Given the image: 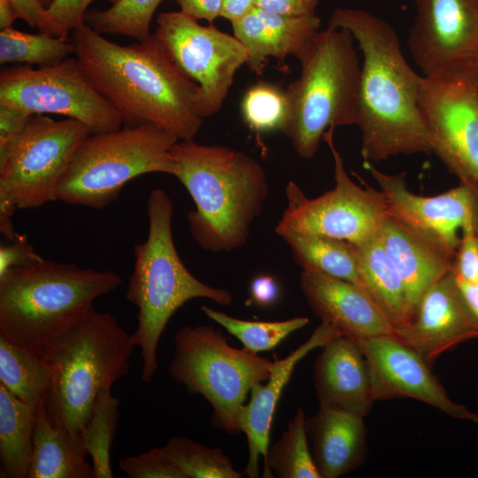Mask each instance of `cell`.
Masks as SVG:
<instances>
[{
	"instance_id": "obj_7",
	"label": "cell",
	"mask_w": 478,
	"mask_h": 478,
	"mask_svg": "<svg viewBox=\"0 0 478 478\" xmlns=\"http://www.w3.org/2000/svg\"><path fill=\"white\" fill-rule=\"evenodd\" d=\"M301 72L285 90L289 113L281 132L310 159L330 127L358 125L361 67L345 28L319 31L299 59Z\"/></svg>"
},
{
	"instance_id": "obj_39",
	"label": "cell",
	"mask_w": 478,
	"mask_h": 478,
	"mask_svg": "<svg viewBox=\"0 0 478 478\" xmlns=\"http://www.w3.org/2000/svg\"><path fill=\"white\" fill-rule=\"evenodd\" d=\"M452 270L457 277L478 285L477 236L462 235L453 259Z\"/></svg>"
},
{
	"instance_id": "obj_11",
	"label": "cell",
	"mask_w": 478,
	"mask_h": 478,
	"mask_svg": "<svg viewBox=\"0 0 478 478\" xmlns=\"http://www.w3.org/2000/svg\"><path fill=\"white\" fill-rule=\"evenodd\" d=\"M419 105L432 152L459 181L478 186V58L423 75Z\"/></svg>"
},
{
	"instance_id": "obj_33",
	"label": "cell",
	"mask_w": 478,
	"mask_h": 478,
	"mask_svg": "<svg viewBox=\"0 0 478 478\" xmlns=\"http://www.w3.org/2000/svg\"><path fill=\"white\" fill-rule=\"evenodd\" d=\"M162 0H118L105 10L87 11L84 21L100 34L126 35L143 41Z\"/></svg>"
},
{
	"instance_id": "obj_8",
	"label": "cell",
	"mask_w": 478,
	"mask_h": 478,
	"mask_svg": "<svg viewBox=\"0 0 478 478\" xmlns=\"http://www.w3.org/2000/svg\"><path fill=\"white\" fill-rule=\"evenodd\" d=\"M178 141L149 124L89 135L75 150L57 198L68 204L102 209L137 176L151 173L173 176L172 151Z\"/></svg>"
},
{
	"instance_id": "obj_14",
	"label": "cell",
	"mask_w": 478,
	"mask_h": 478,
	"mask_svg": "<svg viewBox=\"0 0 478 478\" xmlns=\"http://www.w3.org/2000/svg\"><path fill=\"white\" fill-rule=\"evenodd\" d=\"M153 33L180 73L197 89V104L204 119L220 111L240 67L244 46L212 25L203 26L181 11L161 12Z\"/></svg>"
},
{
	"instance_id": "obj_42",
	"label": "cell",
	"mask_w": 478,
	"mask_h": 478,
	"mask_svg": "<svg viewBox=\"0 0 478 478\" xmlns=\"http://www.w3.org/2000/svg\"><path fill=\"white\" fill-rule=\"evenodd\" d=\"M16 9L18 18L26 21L32 28L39 32L56 36L55 30L49 19L47 8L42 0H11Z\"/></svg>"
},
{
	"instance_id": "obj_4",
	"label": "cell",
	"mask_w": 478,
	"mask_h": 478,
	"mask_svg": "<svg viewBox=\"0 0 478 478\" xmlns=\"http://www.w3.org/2000/svg\"><path fill=\"white\" fill-rule=\"evenodd\" d=\"M121 281L112 271L44 258L12 267L0 274V334L43 360L52 343Z\"/></svg>"
},
{
	"instance_id": "obj_12",
	"label": "cell",
	"mask_w": 478,
	"mask_h": 478,
	"mask_svg": "<svg viewBox=\"0 0 478 478\" xmlns=\"http://www.w3.org/2000/svg\"><path fill=\"white\" fill-rule=\"evenodd\" d=\"M335 129L330 127L323 135L334 160L335 188L308 198L296 182L289 181L285 188L287 206L275 227L278 235L305 233L355 245L378 235L389 212L384 195L366 183L363 189L351 181L334 143Z\"/></svg>"
},
{
	"instance_id": "obj_35",
	"label": "cell",
	"mask_w": 478,
	"mask_h": 478,
	"mask_svg": "<svg viewBox=\"0 0 478 478\" xmlns=\"http://www.w3.org/2000/svg\"><path fill=\"white\" fill-rule=\"evenodd\" d=\"M186 478H241L230 459L218 448H210L184 436L170 438L162 447Z\"/></svg>"
},
{
	"instance_id": "obj_30",
	"label": "cell",
	"mask_w": 478,
	"mask_h": 478,
	"mask_svg": "<svg viewBox=\"0 0 478 478\" xmlns=\"http://www.w3.org/2000/svg\"><path fill=\"white\" fill-rule=\"evenodd\" d=\"M305 414L299 408L281 437L268 448L262 477L321 478L307 443Z\"/></svg>"
},
{
	"instance_id": "obj_48",
	"label": "cell",
	"mask_w": 478,
	"mask_h": 478,
	"mask_svg": "<svg viewBox=\"0 0 478 478\" xmlns=\"http://www.w3.org/2000/svg\"><path fill=\"white\" fill-rule=\"evenodd\" d=\"M18 18L16 9L11 0H0V28L12 27L14 20Z\"/></svg>"
},
{
	"instance_id": "obj_15",
	"label": "cell",
	"mask_w": 478,
	"mask_h": 478,
	"mask_svg": "<svg viewBox=\"0 0 478 478\" xmlns=\"http://www.w3.org/2000/svg\"><path fill=\"white\" fill-rule=\"evenodd\" d=\"M386 199L389 212L455 257L462 235L478 237V186L459 184L436 196L411 192L405 173L387 174L364 162Z\"/></svg>"
},
{
	"instance_id": "obj_40",
	"label": "cell",
	"mask_w": 478,
	"mask_h": 478,
	"mask_svg": "<svg viewBox=\"0 0 478 478\" xmlns=\"http://www.w3.org/2000/svg\"><path fill=\"white\" fill-rule=\"evenodd\" d=\"M25 235H19L16 239L0 247V274L8 269L27 266L42 260Z\"/></svg>"
},
{
	"instance_id": "obj_3",
	"label": "cell",
	"mask_w": 478,
	"mask_h": 478,
	"mask_svg": "<svg viewBox=\"0 0 478 478\" xmlns=\"http://www.w3.org/2000/svg\"><path fill=\"white\" fill-rule=\"evenodd\" d=\"M174 173L195 204L189 231L203 250L229 252L243 246L269 193L266 173L254 158L220 144L178 141Z\"/></svg>"
},
{
	"instance_id": "obj_37",
	"label": "cell",
	"mask_w": 478,
	"mask_h": 478,
	"mask_svg": "<svg viewBox=\"0 0 478 478\" xmlns=\"http://www.w3.org/2000/svg\"><path fill=\"white\" fill-rule=\"evenodd\" d=\"M119 466L130 478H186L162 447L120 459Z\"/></svg>"
},
{
	"instance_id": "obj_1",
	"label": "cell",
	"mask_w": 478,
	"mask_h": 478,
	"mask_svg": "<svg viewBox=\"0 0 478 478\" xmlns=\"http://www.w3.org/2000/svg\"><path fill=\"white\" fill-rule=\"evenodd\" d=\"M70 34L74 57L119 112L123 126L149 124L179 141L195 139L204 121L197 104V89L175 67L153 34L121 45L85 21Z\"/></svg>"
},
{
	"instance_id": "obj_34",
	"label": "cell",
	"mask_w": 478,
	"mask_h": 478,
	"mask_svg": "<svg viewBox=\"0 0 478 478\" xmlns=\"http://www.w3.org/2000/svg\"><path fill=\"white\" fill-rule=\"evenodd\" d=\"M201 309L209 319L238 338L243 344V349L252 354L274 349L292 332L304 328L309 322L307 317H296L281 321H249L205 305Z\"/></svg>"
},
{
	"instance_id": "obj_36",
	"label": "cell",
	"mask_w": 478,
	"mask_h": 478,
	"mask_svg": "<svg viewBox=\"0 0 478 478\" xmlns=\"http://www.w3.org/2000/svg\"><path fill=\"white\" fill-rule=\"evenodd\" d=\"M241 114L249 128L266 133L283 128L289 113L286 92L273 83L260 81L244 93Z\"/></svg>"
},
{
	"instance_id": "obj_6",
	"label": "cell",
	"mask_w": 478,
	"mask_h": 478,
	"mask_svg": "<svg viewBox=\"0 0 478 478\" xmlns=\"http://www.w3.org/2000/svg\"><path fill=\"white\" fill-rule=\"evenodd\" d=\"M135 347L132 335L110 312L91 306L52 343L43 358L52 374L43 402L50 421L81 435L99 391L128 374Z\"/></svg>"
},
{
	"instance_id": "obj_49",
	"label": "cell",
	"mask_w": 478,
	"mask_h": 478,
	"mask_svg": "<svg viewBox=\"0 0 478 478\" xmlns=\"http://www.w3.org/2000/svg\"><path fill=\"white\" fill-rule=\"evenodd\" d=\"M54 0H42V4L48 8Z\"/></svg>"
},
{
	"instance_id": "obj_17",
	"label": "cell",
	"mask_w": 478,
	"mask_h": 478,
	"mask_svg": "<svg viewBox=\"0 0 478 478\" xmlns=\"http://www.w3.org/2000/svg\"><path fill=\"white\" fill-rule=\"evenodd\" d=\"M407 44L424 76L465 58H478V0H413Z\"/></svg>"
},
{
	"instance_id": "obj_41",
	"label": "cell",
	"mask_w": 478,
	"mask_h": 478,
	"mask_svg": "<svg viewBox=\"0 0 478 478\" xmlns=\"http://www.w3.org/2000/svg\"><path fill=\"white\" fill-rule=\"evenodd\" d=\"M30 116L19 108L0 104V153L19 135Z\"/></svg>"
},
{
	"instance_id": "obj_13",
	"label": "cell",
	"mask_w": 478,
	"mask_h": 478,
	"mask_svg": "<svg viewBox=\"0 0 478 478\" xmlns=\"http://www.w3.org/2000/svg\"><path fill=\"white\" fill-rule=\"evenodd\" d=\"M0 104L29 115L57 114L77 120L89 135L123 126L119 112L89 81L77 58L39 68H6L0 73Z\"/></svg>"
},
{
	"instance_id": "obj_32",
	"label": "cell",
	"mask_w": 478,
	"mask_h": 478,
	"mask_svg": "<svg viewBox=\"0 0 478 478\" xmlns=\"http://www.w3.org/2000/svg\"><path fill=\"white\" fill-rule=\"evenodd\" d=\"M119 405L120 401L112 396L111 389H101L91 418L82 432L95 478L112 477L110 450L119 421Z\"/></svg>"
},
{
	"instance_id": "obj_43",
	"label": "cell",
	"mask_w": 478,
	"mask_h": 478,
	"mask_svg": "<svg viewBox=\"0 0 478 478\" xmlns=\"http://www.w3.org/2000/svg\"><path fill=\"white\" fill-rule=\"evenodd\" d=\"M320 0H257L256 6L286 16L316 14Z\"/></svg>"
},
{
	"instance_id": "obj_19",
	"label": "cell",
	"mask_w": 478,
	"mask_h": 478,
	"mask_svg": "<svg viewBox=\"0 0 478 478\" xmlns=\"http://www.w3.org/2000/svg\"><path fill=\"white\" fill-rule=\"evenodd\" d=\"M300 287L314 315L335 328L341 335L354 342L374 336H396L395 327L356 284L302 271Z\"/></svg>"
},
{
	"instance_id": "obj_24",
	"label": "cell",
	"mask_w": 478,
	"mask_h": 478,
	"mask_svg": "<svg viewBox=\"0 0 478 478\" xmlns=\"http://www.w3.org/2000/svg\"><path fill=\"white\" fill-rule=\"evenodd\" d=\"M312 458L321 478H337L358 468L367 454L364 417L320 406L305 419Z\"/></svg>"
},
{
	"instance_id": "obj_46",
	"label": "cell",
	"mask_w": 478,
	"mask_h": 478,
	"mask_svg": "<svg viewBox=\"0 0 478 478\" xmlns=\"http://www.w3.org/2000/svg\"><path fill=\"white\" fill-rule=\"evenodd\" d=\"M257 0H222L220 17L230 22L241 19L255 6Z\"/></svg>"
},
{
	"instance_id": "obj_29",
	"label": "cell",
	"mask_w": 478,
	"mask_h": 478,
	"mask_svg": "<svg viewBox=\"0 0 478 478\" xmlns=\"http://www.w3.org/2000/svg\"><path fill=\"white\" fill-rule=\"evenodd\" d=\"M52 382L48 364L0 334V383L18 398L37 408Z\"/></svg>"
},
{
	"instance_id": "obj_45",
	"label": "cell",
	"mask_w": 478,
	"mask_h": 478,
	"mask_svg": "<svg viewBox=\"0 0 478 478\" xmlns=\"http://www.w3.org/2000/svg\"><path fill=\"white\" fill-rule=\"evenodd\" d=\"M279 297V287L274 277L258 275L251 284V298L261 306L273 305Z\"/></svg>"
},
{
	"instance_id": "obj_21",
	"label": "cell",
	"mask_w": 478,
	"mask_h": 478,
	"mask_svg": "<svg viewBox=\"0 0 478 478\" xmlns=\"http://www.w3.org/2000/svg\"><path fill=\"white\" fill-rule=\"evenodd\" d=\"M231 25L247 51L250 71L260 75L270 58L281 63L291 55L299 60L319 32L320 19L316 14L286 16L255 6Z\"/></svg>"
},
{
	"instance_id": "obj_22",
	"label": "cell",
	"mask_w": 478,
	"mask_h": 478,
	"mask_svg": "<svg viewBox=\"0 0 478 478\" xmlns=\"http://www.w3.org/2000/svg\"><path fill=\"white\" fill-rule=\"evenodd\" d=\"M320 406L366 417L374 402L366 358L353 340L339 335L324 347L314 364Z\"/></svg>"
},
{
	"instance_id": "obj_47",
	"label": "cell",
	"mask_w": 478,
	"mask_h": 478,
	"mask_svg": "<svg viewBox=\"0 0 478 478\" xmlns=\"http://www.w3.org/2000/svg\"><path fill=\"white\" fill-rule=\"evenodd\" d=\"M456 277L458 287L473 315L478 320V285Z\"/></svg>"
},
{
	"instance_id": "obj_5",
	"label": "cell",
	"mask_w": 478,
	"mask_h": 478,
	"mask_svg": "<svg viewBox=\"0 0 478 478\" xmlns=\"http://www.w3.org/2000/svg\"><path fill=\"white\" fill-rule=\"evenodd\" d=\"M173 202L164 189L150 191L149 233L144 242L135 246V261L126 294L138 309L132 338L141 349L144 382L154 376L160 337L180 307L194 298H206L220 305H229L233 299L227 290L204 283L184 266L173 243Z\"/></svg>"
},
{
	"instance_id": "obj_9",
	"label": "cell",
	"mask_w": 478,
	"mask_h": 478,
	"mask_svg": "<svg viewBox=\"0 0 478 478\" xmlns=\"http://www.w3.org/2000/svg\"><path fill=\"white\" fill-rule=\"evenodd\" d=\"M273 366L265 358L230 346L212 326H185L174 335V355L167 372L176 383L212 405L218 428L239 433L240 408L252 386L270 377Z\"/></svg>"
},
{
	"instance_id": "obj_2",
	"label": "cell",
	"mask_w": 478,
	"mask_h": 478,
	"mask_svg": "<svg viewBox=\"0 0 478 478\" xmlns=\"http://www.w3.org/2000/svg\"><path fill=\"white\" fill-rule=\"evenodd\" d=\"M328 27L351 32L363 54L358 127L364 162L432 152L419 105L421 77L408 65L393 27L363 10L336 8Z\"/></svg>"
},
{
	"instance_id": "obj_44",
	"label": "cell",
	"mask_w": 478,
	"mask_h": 478,
	"mask_svg": "<svg viewBox=\"0 0 478 478\" xmlns=\"http://www.w3.org/2000/svg\"><path fill=\"white\" fill-rule=\"evenodd\" d=\"M180 11L197 20L204 19L212 23L220 17L222 0H174Z\"/></svg>"
},
{
	"instance_id": "obj_31",
	"label": "cell",
	"mask_w": 478,
	"mask_h": 478,
	"mask_svg": "<svg viewBox=\"0 0 478 478\" xmlns=\"http://www.w3.org/2000/svg\"><path fill=\"white\" fill-rule=\"evenodd\" d=\"M73 53L70 38L46 33L29 34L12 27L0 31V63L49 66L58 64Z\"/></svg>"
},
{
	"instance_id": "obj_20",
	"label": "cell",
	"mask_w": 478,
	"mask_h": 478,
	"mask_svg": "<svg viewBox=\"0 0 478 478\" xmlns=\"http://www.w3.org/2000/svg\"><path fill=\"white\" fill-rule=\"evenodd\" d=\"M341 335L332 325L321 321L312 335L288 357L275 358L266 383L258 382L251 389V397L240 408L237 423L240 432L246 435L249 446L248 463L243 471L250 478L259 476L258 460L267 458L272 422L277 403L284 387L289 383L297 364L311 351L324 347Z\"/></svg>"
},
{
	"instance_id": "obj_25",
	"label": "cell",
	"mask_w": 478,
	"mask_h": 478,
	"mask_svg": "<svg viewBox=\"0 0 478 478\" xmlns=\"http://www.w3.org/2000/svg\"><path fill=\"white\" fill-rule=\"evenodd\" d=\"M44 401L36 408L29 478H95L82 434L73 435L65 426L51 423Z\"/></svg>"
},
{
	"instance_id": "obj_16",
	"label": "cell",
	"mask_w": 478,
	"mask_h": 478,
	"mask_svg": "<svg viewBox=\"0 0 478 478\" xmlns=\"http://www.w3.org/2000/svg\"><path fill=\"white\" fill-rule=\"evenodd\" d=\"M356 343L367 361L374 401L413 398L451 417L478 424V413L451 400L431 366L413 348L394 335L368 337Z\"/></svg>"
},
{
	"instance_id": "obj_28",
	"label": "cell",
	"mask_w": 478,
	"mask_h": 478,
	"mask_svg": "<svg viewBox=\"0 0 478 478\" xmlns=\"http://www.w3.org/2000/svg\"><path fill=\"white\" fill-rule=\"evenodd\" d=\"M289 245L302 271L320 273L359 287L354 244L311 234L289 232L280 235Z\"/></svg>"
},
{
	"instance_id": "obj_10",
	"label": "cell",
	"mask_w": 478,
	"mask_h": 478,
	"mask_svg": "<svg viewBox=\"0 0 478 478\" xmlns=\"http://www.w3.org/2000/svg\"><path fill=\"white\" fill-rule=\"evenodd\" d=\"M89 135L87 126L77 120L31 115L0 153V211L14 212L57 200L62 177Z\"/></svg>"
},
{
	"instance_id": "obj_23",
	"label": "cell",
	"mask_w": 478,
	"mask_h": 478,
	"mask_svg": "<svg viewBox=\"0 0 478 478\" xmlns=\"http://www.w3.org/2000/svg\"><path fill=\"white\" fill-rule=\"evenodd\" d=\"M378 238L405 284L411 322L426 292L452 270L454 256L389 212Z\"/></svg>"
},
{
	"instance_id": "obj_38",
	"label": "cell",
	"mask_w": 478,
	"mask_h": 478,
	"mask_svg": "<svg viewBox=\"0 0 478 478\" xmlns=\"http://www.w3.org/2000/svg\"><path fill=\"white\" fill-rule=\"evenodd\" d=\"M95 0H54L47 8L57 37L67 39L69 33L84 22L89 5ZM112 4L118 0H107Z\"/></svg>"
},
{
	"instance_id": "obj_18",
	"label": "cell",
	"mask_w": 478,
	"mask_h": 478,
	"mask_svg": "<svg viewBox=\"0 0 478 478\" xmlns=\"http://www.w3.org/2000/svg\"><path fill=\"white\" fill-rule=\"evenodd\" d=\"M396 337L419 352L430 366L443 352L478 338V320L468 309L453 270L426 292L412 320L396 328Z\"/></svg>"
},
{
	"instance_id": "obj_26",
	"label": "cell",
	"mask_w": 478,
	"mask_h": 478,
	"mask_svg": "<svg viewBox=\"0 0 478 478\" xmlns=\"http://www.w3.org/2000/svg\"><path fill=\"white\" fill-rule=\"evenodd\" d=\"M359 287L395 327L409 324L410 315L403 280L378 235L355 245Z\"/></svg>"
},
{
	"instance_id": "obj_27",
	"label": "cell",
	"mask_w": 478,
	"mask_h": 478,
	"mask_svg": "<svg viewBox=\"0 0 478 478\" xmlns=\"http://www.w3.org/2000/svg\"><path fill=\"white\" fill-rule=\"evenodd\" d=\"M36 408L0 383V476L29 478Z\"/></svg>"
}]
</instances>
